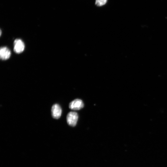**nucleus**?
I'll use <instances>...</instances> for the list:
<instances>
[{
  "label": "nucleus",
  "mask_w": 167,
  "mask_h": 167,
  "mask_svg": "<svg viewBox=\"0 0 167 167\" xmlns=\"http://www.w3.org/2000/svg\"><path fill=\"white\" fill-rule=\"evenodd\" d=\"M107 0H96L95 5L98 6H102L105 5Z\"/></svg>",
  "instance_id": "6"
},
{
  "label": "nucleus",
  "mask_w": 167,
  "mask_h": 167,
  "mask_svg": "<svg viewBox=\"0 0 167 167\" xmlns=\"http://www.w3.org/2000/svg\"><path fill=\"white\" fill-rule=\"evenodd\" d=\"M11 52L9 49L6 47L1 48L0 50V58L3 60L8 59L10 57Z\"/></svg>",
  "instance_id": "5"
},
{
  "label": "nucleus",
  "mask_w": 167,
  "mask_h": 167,
  "mask_svg": "<svg viewBox=\"0 0 167 167\" xmlns=\"http://www.w3.org/2000/svg\"><path fill=\"white\" fill-rule=\"evenodd\" d=\"M52 117L55 119L60 118L62 114L61 107L58 104L53 105L52 108Z\"/></svg>",
  "instance_id": "4"
},
{
  "label": "nucleus",
  "mask_w": 167,
  "mask_h": 167,
  "mask_svg": "<svg viewBox=\"0 0 167 167\" xmlns=\"http://www.w3.org/2000/svg\"><path fill=\"white\" fill-rule=\"evenodd\" d=\"M84 107V104L82 100L80 99H76L70 103L69 108L71 110H79Z\"/></svg>",
  "instance_id": "3"
},
{
  "label": "nucleus",
  "mask_w": 167,
  "mask_h": 167,
  "mask_svg": "<svg viewBox=\"0 0 167 167\" xmlns=\"http://www.w3.org/2000/svg\"><path fill=\"white\" fill-rule=\"evenodd\" d=\"M14 50L15 53L19 54L24 51L25 48L24 43L20 39H16L14 42Z\"/></svg>",
  "instance_id": "2"
},
{
  "label": "nucleus",
  "mask_w": 167,
  "mask_h": 167,
  "mask_svg": "<svg viewBox=\"0 0 167 167\" xmlns=\"http://www.w3.org/2000/svg\"><path fill=\"white\" fill-rule=\"evenodd\" d=\"M78 118V115L76 112H69L67 116V121L68 125L71 126H75L76 125Z\"/></svg>",
  "instance_id": "1"
}]
</instances>
